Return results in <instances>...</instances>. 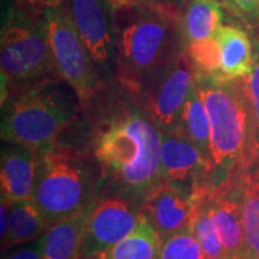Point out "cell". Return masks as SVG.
<instances>
[{"label": "cell", "mask_w": 259, "mask_h": 259, "mask_svg": "<svg viewBox=\"0 0 259 259\" xmlns=\"http://www.w3.org/2000/svg\"><path fill=\"white\" fill-rule=\"evenodd\" d=\"M161 142V130L143 100L134 94L120 87L100 103L92 149L100 183L112 191L109 197H122L142 209L162 183Z\"/></svg>", "instance_id": "cell-1"}, {"label": "cell", "mask_w": 259, "mask_h": 259, "mask_svg": "<svg viewBox=\"0 0 259 259\" xmlns=\"http://www.w3.org/2000/svg\"><path fill=\"white\" fill-rule=\"evenodd\" d=\"M196 82V67L185 50L157 80L144 103L162 134L181 130V116Z\"/></svg>", "instance_id": "cell-9"}, {"label": "cell", "mask_w": 259, "mask_h": 259, "mask_svg": "<svg viewBox=\"0 0 259 259\" xmlns=\"http://www.w3.org/2000/svg\"><path fill=\"white\" fill-rule=\"evenodd\" d=\"M83 259H106V252H101V253L90 255V257H87Z\"/></svg>", "instance_id": "cell-31"}, {"label": "cell", "mask_w": 259, "mask_h": 259, "mask_svg": "<svg viewBox=\"0 0 259 259\" xmlns=\"http://www.w3.org/2000/svg\"><path fill=\"white\" fill-rule=\"evenodd\" d=\"M111 2L115 5V8H118L119 6L118 0H111ZM31 3H34V4H37L40 6H44V8H50V6H57L61 4V3H64V0H31Z\"/></svg>", "instance_id": "cell-30"}, {"label": "cell", "mask_w": 259, "mask_h": 259, "mask_svg": "<svg viewBox=\"0 0 259 259\" xmlns=\"http://www.w3.org/2000/svg\"><path fill=\"white\" fill-rule=\"evenodd\" d=\"M196 87L209 115L213 169L247 170L254 166L259 144L241 78L196 71Z\"/></svg>", "instance_id": "cell-4"}, {"label": "cell", "mask_w": 259, "mask_h": 259, "mask_svg": "<svg viewBox=\"0 0 259 259\" xmlns=\"http://www.w3.org/2000/svg\"><path fill=\"white\" fill-rule=\"evenodd\" d=\"M119 6H128V5H137V6H151V8H156L161 6L158 4L157 0H118Z\"/></svg>", "instance_id": "cell-29"}, {"label": "cell", "mask_w": 259, "mask_h": 259, "mask_svg": "<svg viewBox=\"0 0 259 259\" xmlns=\"http://www.w3.org/2000/svg\"><path fill=\"white\" fill-rule=\"evenodd\" d=\"M210 194L211 190L206 186L199 187L196 191L190 227L202 247L205 259H227L212 221Z\"/></svg>", "instance_id": "cell-21"}, {"label": "cell", "mask_w": 259, "mask_h": 259, "mask_svg": "<svg viewBox=\"0 0 259 259\" xmlns=\"http://www.w3.org/2000/svg\"><path fill=\"white\" fill-rule=\"evenodd\" d=\"M255 166H257V169H255V171H254V176L258 178V180H259V154H258V157H257V161H255Z\"/></svg>", "instance_id": "cell-32"}, {"label": "cell", "mask_w": 259, "mask_h": 259, "mask_svg": "<svg viewBox=\"0 0 259 259\" xmlns=\"http://www.w3.org/2000/svg\"><path fill=\"white\" fill-rule=\"evenodd\" d=\"M139 219L141 206L122 197L97 200L85 226L80 259L108 251L135 231Z\"/></svg>", "instance_id": "cell-10"}, {"label": "cell", "mask_w": 259, "mask_h": 259, "mask_svg": "<svg viewBox=\"0 0 259 259\" xmlns=\"http://www.w3.org/2000/svg\"><path fill=\"white\" fill-rule=\"evenodd\" d=\"M94 204L56 223L45 233L44 259H80L84 232Z\"/></svg>", "instance_id": "cell-16"}, {"label": "cell", "mask_w": 259, "mask_h": 259, "mask_svg": "<svg viewBox=\"0 0 259 259\" xmlns=\"http://www.w3.org/2000/svg\"><path fill=\"white\" fill-rule=\"evenodd\" d=\"M253 52H254V60H253V69L248 76L241 78L242 87H244L246 99H247L248 107L253 121L255 137H257L259 144V29L253 37Z\"/></svg>", "instance_id": "cell-24"}, {"label": "cell", "mask_w": 259, "mask_h": 259, "mask_svg": "<svg viewBox=\"0 0 259 259\" xmlns=\"http://www.w3.org/2000/svg\"><path fill=\"white\" fill-rule=\"evenodd\" d=\"M97 187L92 166L72 150L56 145L38 153L31 202L41 213L47 231L95 203Z\"/></svg>", "instance_id": "cell-6"}, {"label": "cell", "mask_w": 259, "mask_h": 259, "mask_svg": "<svg viewBox=\"0 0 259 259\" xmlns=\"http://www.w3.org/2000/svg\"><path fill=\"white\" fill-rule=\"evenodd\" d=\"M223 9L248 29H259V0H218Z\"/></svg>", "instance_id": "cell-25"}, {"label": "cell", "mask_w": 259, "mask_h": 259, "mask_svg": "<svg viewBox=\"0 0 259 259\" xmlns=\"http://www.w3.org/2000/svg\"><path fill=\"white\" fill-rule=\"evenodd\" d=\"M71 18L105 82L115 78V12L111 0H64Z\"/></svg>", "instance_id": "cell-8"}, {"label": "cell", "mask_w": 259, "mask_h": 259, "mask_svg": "<svg viewBox=\"0 0 259 259\" xmlns=\"http://www.w3.org/2000/svg\"><path fill=\"white\" fill-rule=\"evenodd\" d=\"M17 2H28V3H31V0H17Z\"/></svg>", "instance_id": "cell-33"}, {"label": "cell", "mask_w": 259, "mask_h": 259, "mask_svg": "<svg viewBox=\"0 0 259 259\" xmlns=\"http://www.w3.org/2000/svg\"><path fill=\"white\" fill-rule=\"evenodd\" d=\"M2 102L17 90L60 78L48 37L44 6L17 2L2 30Z\"/></svg>", "instance_id": "cell-5"}, {"label": "cell", "mask_w": 259, "mask_h": 259, "mask_svg": "<svg viewBox=\"0 0 259 259\" xmlns=\"http://www.w3.org/2000/svg\"><path fill=\"white\" fill-rule=\"evenodd\" d=\"M211 171L208 162L181 131L164 132L161 142V178L162 181L197 190L203 174Z\"/></svg>", "instance_id": "cell-12"}, {"label": "cell", "mask_w": 259, "mask_h": 259, "mask_svg": "<svg viewBox=\"0 0 259 259\" xmlns=\"http://www.w3.org/2000/svg\"><path fill=\"white\" fill-rule=\"evenodd\" d=\"M47 232L46 223L31 200H19L10 205L8 234L2 241V250L28 244Z\"/></svg>", "instance_id": "cell-17"}, {"label": "cell", "mask_w": 259, "mask_h": 259, "mask_svg": "<svg viewBox=\"0 0 259 259\" xmlns=\"http://www.w3.org/2000/svg\"><path fill=\"white\" fill-rule=\"evenodd\" d=\"M45 257V239L44 235L37 240L28 242L25 246L8 251L2 259H44Z\"/></svg>", "instance_id": "cell-26"}, {"label": "cell", "mask_w": 259, "mask_h": 259, "mask_svg": "<svg viewBox=\"0 0 259 259\" xmlns=\"http://www.w3.org/2000/svg\"><path fill=\"white\" fill-rule=\"evenodd\" d=\"M38 153L27 147L5 143L2 147V198L10 203L31 200L36 180Z\"/></svg>", "instance_id": "cell-13"}, {"label": "cell", "mask_w": 259, "mask_h": 259, "mask_svg": "<svg viewBox=\"0 0 259 259\" xmlns=\"http://www.w3.org/2000/svg\"><path fill=\"white\" fill-rule=\"evenodd\" d=\"M239 191L247 259H259V180L254 173L245 171Z\"/></svg>", "instance_id": "cell-22"}, {"label": "cell", "mask_w": 259, "mask_h": 259, "mask_svg": "<svg viewBox=\"0 0 259 259\" xmlns=\"http://www.w3.org/2000/svg\"><path fill=\"white\" fill-rule=\"evenodd\" d=\"M3 103V142L36 153L56 147L78 116V97L61 78L11 93Z\"/></svg>", "instance_id": "cell-3"}, {"label": "cell", "mask_w": 259, "mask_h": 259, "mask_svg": "<svg viewBox=\"0 0 259 259\" xmlns=\"http://www.w3.org/2000/svg\"><path fill=\"white\" fill-rule=\"evenodd\" d=\"M115 40L116 82L143 102L186 50L183 18L161 6L116 8Z\"/></svg>", "instance_id": "cell-2"}, {"label": "cell", "mask_w": 259, "mask_h": 259, "mask_svg": "<svg viewBox=\"0 0 259 259\" xmlns=\"http://www.w3.org/2000/svg\"><path fill=\"white\" fill-rule=\"evenodd\" d=\"M196 190L162 181L148 196L141 212L166 239L190 226Z\"/></svg>", "instance_id": "cell-11"}, {"label": "cell", "mask_w": 259, "mask_h": 259, "mask_svg": "<svg viewBox=\"0 0 259 259\" xmlns=\"http://www.w3.org/2000/svg\"><path fill=\"white\" fill-rule=\"evenodd\" d=\"M181 132L199 149L200 153L208 162L210 169L213 170L212 151H211V127L208 111L200 97L194 82L184 106L181 116Z\"/></svg>", "instance_id": "cell-18"}, {"label": "cell", "mask_w": 259, "mask_h": 259, "mask_svg": "<svg viewBox=\"0 0 259 259\" xmlns=\"http://www.w3.org/2000/svg\"><path fill=\"white\" fill-rule=\"evenodd\" d=\"M157 2L161 8L181 18H183V14L187 4H189V0H157Z\"/></svg>", "instance_id": "cell-27"}, {"label": "cell", "mask_w": 259, "mask_h": 259, "mask_svg": "<svg viewBox=\"0 0 259 259\" xmlns=\"http://www.w3.org/2000/svg\"><path fill=\"white\" fill-rule=\"evenodd\" d=\"M44 10L57 72L78 97L80 107L88 109L101 93L105 83L74 27L65 3Z\"/></svg>", "instance_id": "cell-7"}, {"label": "cell", "mask_w": 259, "mask_h": 259, "mask_svg": "<svg viewBox=\"0 0 259 259\" xmlns=\"http://www.w3.org/2000/svg\"><path fill=\"white\" fill-rule=\"evenodd\" d=\"M183 15L186 45L206 40L222 27L223 8L218 0H190Z\"/></svg>", "instance_id": "cell-20"}, {"label": "cell", "mask_w": 259, "mask_h": 259, "mask_svg": "<svg viewBox=\"0 0 259 259\" xmlns=\"http://www.w3.org/2000/svg\"><path fill=\"white\" fill-rule=\"evenodd\" d=\"M160 259H205V255L189 226L164 239Z\"/></svg>", "instance_id": "cell-23"}, {"label": "cell", "mask_w": 259, "mask_h": 259, "mask_svg": "<svg viewBox=\"0 0 259 259\" xmlns=\"http://www.w3.org/2000/svg\"><path fill=\"white\" fill-rule=\"evenodd\" d=\"M228 183L211 190V216L227 259H247L240 200L228 197Z\"/></svg>", "instance_id": "cell-14"}, {"label": "cell", "mask_w": 259, "mask_h": 259, "mask_svg": "<svg viewBox=\"0 0 259 259\" xmlns=\"http://www.w3.org/2000/svg\"><path fill=\"white\" fill-rule=\"evenodd\" d=\"M10 205L11 203L8 200L2 198V205H0V236H2V241L4 240L6 234H8L9 228V216H10Z\"/></svg>", "instance_id": "cell-28"}, {"label": "cell", "mask_w": 259, "mask_h": 259, "mask_svg": "<svg viewBox=\"0 0 259 259\" xmlns=\"http://www.w3.org/2000/svg\"><path fill=\"white\" fill-rule=\"evenodd\" d=\"M163 239L141 212L131 234L106 252V259H160Z\"/></svg>", "instance_id": "cell-19"}, {"label": "cell", "mask_w": 259, "mask_h": 259, "mask_svg": "<svg viewBox=\"0 0 259 259\" xmlns=\"http://www.w3.org/2000/svg\"><path fill=\"white\" fill-rule=\"evenodd\" d=\"M220 47V76L244 78L253 69L254 52L252 38L244 29L222 25L215 32Z\"/></svg>", "instance_id": "cell-15"}]
</instances>
